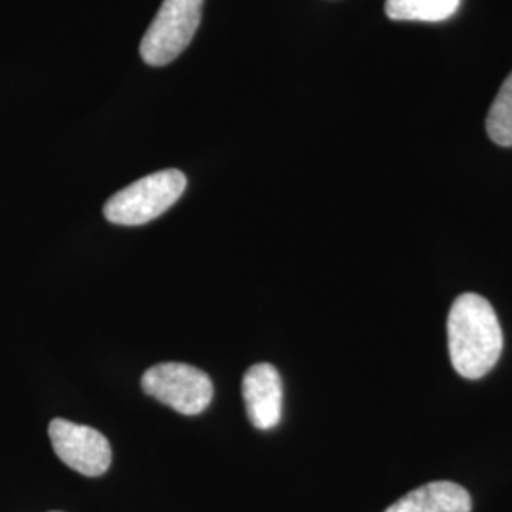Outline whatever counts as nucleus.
<instances>
[{
	"mask_svg": "<svg viewBox=\"0 0 512 512\" xmlns=\"http://www.w3.org/2000/svg\"><path fill=\"white\" fill-rule=\"evenodd\" d=\"M450 361L459 376L478 380L501 357L503 332L492 304L480 294H461L448 313Z\"/></svg>",
	"mask_w": 512,
	"mask_h": 512,
	"instance_id": "1",
	"label": "nucleus"
},
{
	"mask_svg": "<svg viewBox=\"0 0 512 512\" xmlns=\"http://www.w3.org/2000/svg\"><path fill=\"white\" fill-rule=\"evenodd\" d=\"M186 177L179 169L152 173L116 192L105 203V217L118 226H141L158 219L183 196Z\"/></svg>",
	"mask_w": 512,
	"mask_h": 512,
	"instance_id": "2",
	"label": "nucleus"
},
{
	"mask_svg": "<svg viewBox=\"0 0 512 512\" xmlns=\"http://www.w3.org/2000/svg\"><path fill=\"white\" fill-rule=\"evenodd\" d=\"M203 0H164L141 40V57L164 67L183 54L202 21Z\"/></svg>",
	"mask_w": 512,
	"mask_h": 512,
	"instance_id": "3",
	"label": "nucleus"
},
{
	"mask_svg": "<svg viewBox=\"0 0 512 512\" xmlns=\"http://www.w3.org/2000/svg\"><path fill=\"white\" fill-rule=\"evenodd\" d=\"M143 391L183 416H198L213 401V382L196 366L162 363L143 376Z\"/></svg>",
	"mask_w": 512,
	"mask_h": 512,
	"instance_id": "4",
	"label": "nucleus"
},
{
	"mask_svg": "<svg viewBox=\"0 0 512 512\" xmlns=\"http://www.w3.org/2000/svg\"><path fill=\"white\" fill-rule=\"evenodd\" d=\"M48 433L57 458L76 473L101 476L109 471L112 450L107 437L97 429L57 418L50 423Z\"/></svg>",
	"mask_w": 512,
	"mask_h": 512,
	"instance_id": "5",
	"label": "nucleus"
},
{
	"mask_svg": "<svg viewBox=\"0 0 512 512\" xmlns=\"http://www.w3.org/2000/svg\"><path fill=\"white\" fill-rule=\"evenodd\" d=\"M243 401L256 429H274L283 414V382L274 365L258 363L243 376Z\"/></svg>",
	"mask_w": 512,
	"mask_h": 512,
	"instance_id": "6",
	"label": "nucleus"
},
{
	"mask_svg": "<svg viewBox=\"0 0 512 512\" xmlns=\"http://www.w3.org/2000/svg\"><path fill=\"white\" fill-rule=\"evenodd\" d=\"M471 495L454 482H431L395 501L385 512H471Z\"/></svg>",
	"mask_w": 512,
	"mask_h": 512,
	"instance_id": "7",
	"label": "nucleus"
},
{
	"mask_svg": "<svg viewBox=\"0 0 512 512\" xmlns=\"http://www.w3.org/2000/svg\"><path fill=\"white\" fill-rule=\"evenodd\" d=\"M461 0H385V14L395 21H444L458 12Z\"/></svg>",
	"mask_w": 512,
	"mask_h": 512,
	"instance_id": "8",
	"label": "nucleus"
},
{
	"mask_svg": "<svg viewBox=\"0 0 512 512\" xmlns=\"http://www.w3.org/2000/svg\"><path fill=\"white\" fill-rule=\"evenodd\" d=\"M486 131L499 147H512V73L503 82L486 118Z\"/></svg>",
	"mask_w": 512,
	"mask_h": 512,
	"instance_id": "9",
	"label": "nucleus"
}]
</instances>
